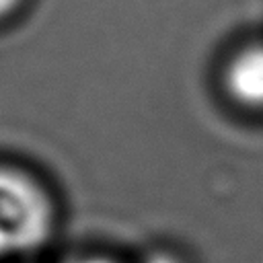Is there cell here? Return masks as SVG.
<instances>
[{"label":"cell","instance_id":"277c9868","mask_svg":"<svg viewBox=\"0 0 263 263\" xmlns=\"http://www.w3.org/2000/svg\"><path fill=\"white\" fill-rule=\"evenodd\" d=\"M144 263H179L175 257H171V255H162V253H158V255H152V257H148Z\"/></svg>","mask_w":263,"mask_h":263},{"label":"cell","instance_id":"7a4b0ae2","mask_svg":"<svg viewBox=\"0 0 263 263\" xmlns=\"http://www.w3.org/2000/svg\"><path fill=\"white\" fill-rule=\"evenodd\" d=\"M224 84L238 105L263 109V43L242 47L228 62Z\"/></svg>","mask_w":263,"mask_h":263},{"label":"cell","instance_id":"3957f363","mask_svg":"<svg viewBox=\"0 0 263 263\" xmlns=\"http://www.w3.org/2000/svg\"><path fill=\"white\" fill-rule=\"evenodd\" d=\"M18 4H21V0H0V18H4L12 10H16Z\"/></svg>","mask_w":263,"mask_h":263},{"label":"cell","instance_id":"6da1fadb","mask_svg":"<svg viewBox=\"0 0 263 263\" xmlns=\"http://www.w3.org/2000/svg\"><path fill=\"white\" fill-rule=\"evenodd\" d=\"M51 226L47 193L29 175L0 166V257L41 247Z\"/></svg>","mask_w":263,"mask_h":263},{"label":"cell","instance_id":"5b68a950","mask_svg":"<svg viewBox=\"0 0 263 263\" xmlns=\"http://www.w3.org/2000/svg\"><path fill=\"white\" fill-rule=\"evenodd\" d=\"M74 263H115V261L101 259V257H88V259H80V261H74Z\"/></svg>","mask_w":263,"mask_h":263}]
</instances>
